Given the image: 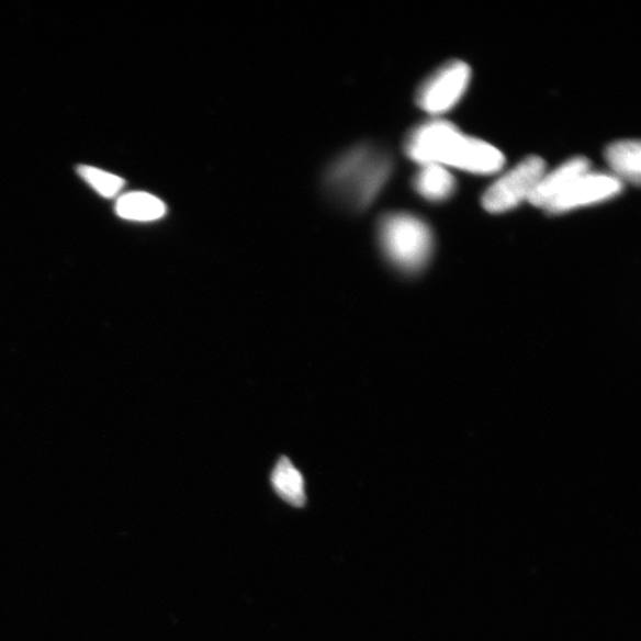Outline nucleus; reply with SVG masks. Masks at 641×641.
<instances>
[{
	"instance_id": "1",
	"label": "nucleus",
	"mask_w": 641,
	"mask_h": 641,
	"mask_svg": "<svg viewBox=\"0 0 641 641\" xmlns=\"http://www.w3.org/2000/svg\"><path fill=\"white\" fill-rule=\"evenodd\" d=\"M407 157L419 166L436 165L475 175L502 171L505 156L488 142L462 133L453 123L436 119L416 126L404 143Z\"/></svg>"
},
{
	"instance_id": "8",
	"label": "nucleus",
	"mask_w": 641,
	"mask_h": 641,
	"mask_svg": "<svg viewBox=\"0 0 641 641\" xmlns=\"http://www.w3.org/2000/svg\"><path fill=\"white\" fill-rule=\"evenodd\" d=\"M605 157L611 170L622 183L640 184L641 179V147L639 140L623 139L611 143L606 149Z\"/></svg>"
},
{
	"instance_id": "2",
	"label": "nucleus",
	"mask_w": 641,
	"mask_h": 641,
	"mask_svg": "<svg viewBox=\"0 0 641 641\" xmlns=\"http://www.w3.org/2000/svg\"><path fill=\"white\" fill-rule=\"evenodd\" d=\"M391 157L373 145H360L338 158L327 172L329 191L355 210H366L391 177Z\"/></svg>"
},
{
	"instance_id": "4",
	"label": "nucleus",
	"mask_w": 641,
	"mask_h": 641,
	"mask_svg": "<svg viewBox=\"0 0 641 641\" xmlns=\"http://www.w3.org/2000/svg\"><path fill=\"white\" fill-rule=\"evenodd\" d=\"M547 171L544 160L538 156L522 159L493 182L483 196V207L492 214L513 211L530 200L539 180Z\"/></svg>"
},
{
	"instance_id": "10",
	"label": "nucleus",
	"mask_w": 641,
	"mask_h": 641,
	"mask_svg": "<svg viewBox=\"0 0 641 641\" xmlns=\"http://www.w3.org/2000/svg\"><path fill=\"white\" fill-rule=\"evenodd\" d=\"M115 213L125 221L151 223L162 218L167 213V207L164 201L149 193L134 192L116 201Z\"/></svg>"
},
{
	"instance_id": "3",
	"label": "nucleus",
	"mask_w": 641,
	"mask_h": 641,
	"mask_svg": "<svg viewBox=\"0 0 641 641\" xmlns=\"http://www.w3.org/2000/svg\"><path fill=\"white\" fill-rule=\"evenodd\" d=\"M381 240L386 257L397 268L415 272L429 260L434 237L429 225L412 213H390L379 224Z\"/></svg>"
},
{
	"instance_id": "9",
	"label": "nucleus",
	"mask_w": 641,
	"mask_h": 641,
	"mask_svg": "<svg viewBox=\"0 0 641 641\" xmlns=\"http://www.w3.org/2000/svg\"><path fill=\"white\" fill-rule=\"evenodd\" d=\"M416 192L430 202H443L454 194L457 181L449 169L436 166H420L414 180Z\"/></svg>"
},
{
	"instance_id": "11",
	"label": "nucleus",
	"mask_w": 641,
	"mask_h": 641,
	"mask_svg": "<svg viewBox=\"0 0 641 641\" xmlns=\"http://www.w3.org/2000/svg\"><path fill=\"white\" fill-rule=\"evenodd\" d=\"M273 490L291 506L303 507L307 503L304 479L293 462L288 458L280 459L271 475Z\"/></svg>"
},
{
	"instance_id": "7",
	"label": "nucleus",
	"mask_w": 641,
	"mask_h": 641,
	"mask_svg": "<svg viewBox=\"0 0 641 641\" xmlns=\"http://www.w3.org/2000/svg\"><path fill=\"white\" fill-rule=\"evenodd\" d=\"M592 170L589 160L586 157H573L565 160L558 168L546 171L537 183L529 200L532 206L547 210L551 203L558 200L570 187Z\"/></svg>"
},
{
	"instance_id": "12",
	"label": "nucleus",
	"mask_w": 641,
	"mask_h": 641,
	"mask_svg": "<svg viewBox=\"0 0 641 641\" xmlns=\"http://www.w3.org/2000/svg\"><path fill=\"white\" fill-rule=\"evenodd\" d=\"M78 172L98 194L108 199L119 195L125 185V181L116 175L91 166H80Z\"/></svg>"
},
{
	"instance_id": "5",
	"label": "nucleus",
	"mask_w": 641,
	"mask_h": 641,
	"mask_svg": "<svg viewBox=\"0 0 641 641\" xmlns=\"http://www.w3.org/2000/svg\"><path fill=\"white\" fill-rule=\"evenodd\" d=\"M472 69L463 61H450L437 69L419 86L417 105L430 115L439 116L453 110L468 92Z\"/></svg>"
},
{
	"instance_id": "6",
	"label": "nucleus",
	"mask_w": 641,
	"mask_h": 641,
	"mask_svg": "<svg viewBox=\"0 0 641 641\" xmlns=\"http://www.w3.org/2000/svg\"><path fill=\"white\" fill-rule=\"evenodd\" d=\"M623 183L610 172L592 171L582 175L558 200L546 210L552 215H561L586 209L621 194Z\"/></svg>"
}]
</instances>
